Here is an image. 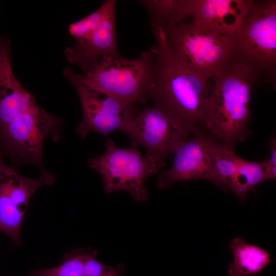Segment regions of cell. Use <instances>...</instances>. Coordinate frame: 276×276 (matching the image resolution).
Instances as JSON below:
<instances>
[{
  "label": "cell",
  "mask_w": 276,
  "mask_h": 276,
  "mask_svg": "<svg viewBox=\"0 0 276 276\" xmlns=\"http://www.w3.org/2000/svg\"><path fill=\"white\" fill-rule=\"evenodd\" d=\"M11 42L0 37V146L19 164L42 168L44 141L59 139L60 119L43 109L15 76Z\"/></svg>",
  "instance_id": "obj_1"
},
{
  "label": "cell",
  "mask_w": 276,
  "mask_h": 276,
  "mask_svg": "<svg viewBox=\"0 0 276 276\" xmlns=\"http://www.w3.org/2000/svg\"><path fill=\"white\" fill-rule=\"evenodd\" d=\"M152 32L156 41L151 47L154 68L150 100L153 106L189 135L206 131L204 110L211 80L178 63L167 51L160 30Z\"/></svg>",
  "instance_id": "obj_2"
},
{
  "label": "cell",
  "mask_w": 276,
  "mask_h": 276,
  "mask_svg": "<svg viewBox=\"0 0 276 276\" xmlns=\"http://www.w3.org/2000/svg\"><path fill=\"white\" fill-rule=\"evenodd\" d=\"M211 80L205 105V129L228 148L249 134L248 125L251 112L250 96L259 84L254 73L232 60Z\"/></svg>",
  "instance_id": "obj_3"
},
{
  "label": "cell",
  "mask_w": 276,
  "mask_h": 276,
  "mask_svg": "<svg viewBox=\"0 0 276 276\" xmlns=\"http://www.w3.org/2000/svg\"><path fill=\"white\" fill-rule=\"evenodd\" d=\"M231 59L249 69L260 85H276V1L251 0L231 35Z\"/></svg>",
  "instance_id": "obj_4"
},
{
  "label": "cell",
  "mask_w": 276,
  "mask_h": 276,
  "mask_svg": "<svg viewBox=\"0 0 276 276\" xmlns=\"http://www.w3.org/2000/svg\"><path fill=\"white\" fill-rule=\"evenodd\" d=\"M158 29L173 59L205 80L217 76L231 60V36L203 27L191 18Z\"/></svg>",
  "instance_id": "obj_5"
},
{
  "label": "cell",
  "mask_w": 276,
  "mask_h": 276,
  "mask_svg": "<svg viewBox=\"0 0 276 276\" xmlns=\"http://www.w3.org/2000/svg\"><path fill=\"white\" fill-rule=\"evenodd\" d=\"M153 51L129 59L120 54L102 59L92 70L76 74L85 85L130 105L146 106L153 82Z\"/></svg>",
  "instance_id": "obj_6"
},
{
  "label": "cell",
  "mask_w": 276,
  "mask_h": 276,
  "mask_svg": "<svg viewBox=\"0 0 276 276\" xmlns=\"http://www.w3.org/2000/svg\"><path fill=\"white\" fill-rule=\"evenodd\" d=\"M105 148L103 153L87 161L88 165L101 177L105 193L125 191L135 201L147 200L149 194L145 181L158 172L151 162L133 144L121 148L108 138Z\"/></svg>",
  "instance_id": "obj_7"
},
{
  "label": "cell",
  "mask_w": 276,
  "mask_h": 276,
  "mask_svg": "<svg viewBox=\"0 0 276 276\" xmlns=\"http://www.w3.org/2000/svg\"><path fill=\"white\" fill-rule=\"evenodd\" d=\"M74 71L65 68L63 75L75 88L82 110V120L77 133L85 137L91 132L107 135L110 132L123 131L139 110L110 95L81 82Z\"/></svg>",
  "instance_id": "obj_8"
},
{
  "label": "cell",
  "mask_w": 276,
  "mask_h": 276,
  "mask_svg": "<svg viewBox=\"0 0 276 276\" xmlns=\"http://www.w3.org/2000/svg\"><path fill=\"white\" fill-rule=\"evenodd\" d=\"M123 132L133 145L145 149V156L158 171L165 166L169 154L190 136L160 110L147 105L138 110Z\"/></svg>",
  "instance_id": "obj_9"
},
{
  "label": "cell",
  "mask_w": 276,
  "mask_h": 276,
  "mask_svg": "<svg viewBox=\"0 0 276 276\" xmlns=\"http://www.w3.org/2000/svg\"><path fill=\"white\" fill-rule=\"evenodd\" d=\"M220 142L205 131L190 135L173 152L171 167L162 171L157 186L166 189L174 183L189 180L215 179V158Z\"/></svg>",
  "instance_id": "obj_10"
},
{
  "label": "cell",
  "mask_w": 276,
  "mask_h": 276,
  "mask_svg": "<svg viewBox=\"0 0 276 276\" xmlns=\"http://www.w3.org/2000/svg\"><path fill=\"white\" fill-rule=\"evenodd\" d=\"M64 54L67 61L77 65L83 73L95 68L103 58L120 55L116 34V8L87 39L67 47Z\"/></svg>",
  "instance_id": "obj_11"
},
{
  "label": "cell",
  "mask_w": 276,
  "mask_h": 276,
  "mask_svg": "<svg viewBox=\"0 0 276 276\" xmlns=\"http://www.w3.org/2000/svg\"><path fill=\"white\" fill-rule=\"evenodd\" d=\"M251 0H190V18L218 34L231 36L239 28Z\"/></svg>",
  "instance_id": "obj_12"
},
{
  "label": "cell",
  "mask_w": 276,
  "mask_h": 276,
  "mask_svg": "<svg viewBox=\"0 0 276 276\" xmlns=\"http://www.w3.org/2000/svg\"><path fill=\"white\" fill-rule=\"evenodd\" d=\"M0 152V187L12 202L20 211L26 213L29 202L34 193L44 186H52L55 182L54 175L43 171L38 178L21 176L4 161Z\"/></svg>",
  "instance_id": "obj_13"
},
{
  "label": "cell",
  "mask_w": 276,
  "mask_h": 276,
  "mask_svg": "<svg viewBox=\"0 0 276 276\" xmlns=\"http://www.w3.org/2000/svg\"><path fill=\"white\" fill-rule=\"evenodd\" d=\"M233 260L228 266V276H251L264 268L271 261L270 254L256 245L248 244L241 237L229 244Z\"/></svg>",
  "instance_id": "obj_14"
},
{
  "label": "cell",
  "mask_w": 276,
  "mask_h": 276,
  "mask_svg": "<svg viewBox=\"0 0 276 276\" xmlns=\"http://www.w3.org/2000/svg\"><path fill=\"white\" fill-rule=\"evenodd\" d=\"M147 11L152 30L181 23L190 18V0H140Z\"/></svg>",
  "instance_id": "obj_15"
},
{
  "label": "cell",
  "mask_w": 276,
  "mask_h": 276,
  "mask_svg": "<svg viewBox=\"0 0 276 276\" xmlns=\"http://www.w3.org/2000/svg\"><path fill=\"white\" fill-rule=\"evenodd\" d=\"M265 164V160L251 162L242 159L229 181V191L240 200H244L249 192L263 182Z\"/></svg>",
  "instance_id": "obj_16"
},
{
  "label": "cell",
  "mask_w": 276,
  "mask_h": 276,
  "mask_svg": "<svg viewBox=\"0 0 276 276\" xmlns=\"http://www.w3.org/2000/svg\"><path fill=\"white\" fill-rule=\"evenodd\" d=\"M97 251L91 248L74 249L65 255L62 262L58 266L46 268L31 270L29 276H84L83 266L86 260L96 257Z\"/></svg>",
  "instance_id": "obj_17"
},
{
  "label": "cell",
  "mask_w": 276,
  "mask_h": 276,
  "mask_svg": "<svg viewBox=\"0 0 276 276\" xmlns=\"http://www.w3.org/2000/svg\"><path fill=\"white\" fill-rule=\"evenodd\" d=\"M117 1L107 0L96 11L71 23L68 27L70 35L76 42L87 39L98 28L109 11L116 7Z\"/></svg>",
  "instance_id": "obj_18"
},
{
  "label": "cell",
  "mask_w": 276,
  "mask_h": 276,
  "mask_svg": "<svg viewBox=\"0 0 276 276\" xmlns=\"http://www.w3.org/2000/svg\"><path fill=\"white\" fill-rule=\"evenodd\" d=\"M25 213L12 202L0 187V231L17 245L21 244L20 231Z\"/></svg>",
  "instance_id": "obj_19"
},
{
  "label": "cell",
  "mask_w": 276,
  "mask_h": 276,
  "mask_svg": "<svg viewBox=\"0 0 276 276\" xmlns=\"http://www.w3.org/2000/svg\"><path fill=\"white\" fill-rule=\"evenodd\" d=\"M234 151L235 150L228 148L221 143L216 153L215 179L213 183L225 192H229V181L242 159Z\"/></svg>",
  "instance_id": "obj_20"
},
{
  "label": "cell",
  "mask_w": 276,
  "mask_h": 276,
  "mask_svg": "<svg viewBox=\"0 0 276 276\" xmlns=\"http://www.w3.org/2000/svg\"><path fill=\"white\" fill-rule=\"evenodd\" d=\"M270 157L265 159V169L263 182L267 179L276 178V139L274 137L270 141Z\"/></svg>",
  "instance_id": "obj_21"
}]
</instances>
